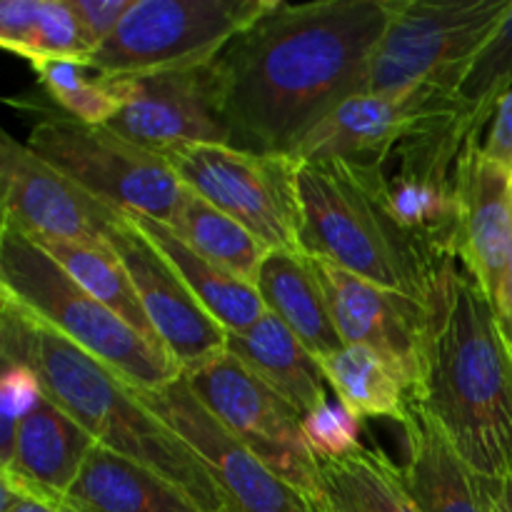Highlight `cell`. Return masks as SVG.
<instances>
[{"mask_svg":"<svg viewBox=\"0 0 512 512\" xmlns=\"http://www.w3.org/2000/svg\"><path fill=\"white\" fill-rule=\"evenodd\" d=\"M398 0L275 3L218 55L230 145L290 155L340 103L365 93Z\"/></svg>","mask_w":512,"mask_h":512,"instance_id":"1","label":"cell"},{"mask_svg":"<svg viewBox=\"0 0 512 512\" xmlns=\"http://www.w3.org/2000/svg\"><path fill=\"white\" fill-rule=\"evenodd\" d=\"M410 398L480 478H512V345L458 260L445 265L428 303L423 373Z\"/></svg>","mask_w":512,"mask_h":512,"instance_id":"2","label":"cell"},{"mask_svg":"<svg viewBox=\"0 0 512 512\" xmlns=\"http://www.w3.org/2000/svg\"><path fill=\"white\" fill-rule=\"evenodd\" d=\"M0 355L3 365L33 370L45 398L88 430L95 443L163 475L203 512H223L208 468L140 403L135 388L5 293H0Z\"/></svg>","mask_w":512,"mask_h":512,"instance_id":"3","label":"cell"},{"mask_svg":"<svg viewBox=\"0 0 512 512\" xmlns=\"http://www.w3.org/2000/svg\"><path fill=\"white\" fill-rule=\"evenodd\" d=\"M300 250L428 305L448 263L408 230L390 200L385 163H298Z\"/></svg>","mask_w":512,"mask_h":512,"instance_id":"4","label":"cell"},{"mask_svg":"<svg viewBox=\"0 0 512 512\" xmlns=\"http://www.w3.org/2000/svg\"><path fill=\"white\" fill-rule=\"evenodd\" d=\"M0 293L58 330L135 390H163L183 370L160 345L80 288L40 245L0 220Z\"/></svg>","mask_w":512,"mask_h":512,"instance_id":"5","label":"cell"},{"mask_svg":"<svg viewBox=\"0 0 512 512\" xmlns=\"http://www.w3.org/2000/svg\"><path fill=\"white\" fill-rule=\"evenodd\" d=\"M25 145L90 195L123 213L170 225L188 193L163 155L130 143L108 125L80 123L70 115H43L30 128Z\"/></svg>","mask_w":512,"mask_h":512,"instance_id":"6","label":"cell"},{"mask_svg":"<svg viewBox=\"0 0 512 512\" xmlns=\"http://www.w3.org/2000/svg\"><path fill=\"white\" fill-rule=\"evenodd\" d=\"M512 0H398L373 55L368 93L433 85L455 93Z\"/></svg>","mask_w":512,"mask_h":512,"instance_id":"7","label":"cell"},{"mask_svg":"<svg viewBox=\"0 0 512 512\" xmlns=\"http://www.w3.org/2000/svg\"><path fill=\"white\" fill-rule=\"evenodd\" d=\"M275 3L278 0H135L113 38L85 63L123 78L210 63Z\"/></svg>","mask_w":512,"mask_h":512,"instance_id":"8","label":"cell"},{"mask_svg":"<svg viewBox=\"0 0 512 512\" xmlns=\"http://www.w3.org/2000/svg\"><path fill=\"white\" fill-rule=\"evenodd\" d=\"M185 188L248 228L268 250H300L298 160L233 145H180L163 155Z\"/></svg>","mask_w":512,"mask_h":512,"instance_id":"9","label":"cell"},{"mask_svg":"<svg viewBox=\"0 0 512 512\" xmlns=\"http://www.w3.org/2000/svg\"><path fill=\"white\" fill-rule=\"evenodd\" d=\"M203 408L243 440L278 478L305 500L318 490L320 463L303 435V413L233 353H220L183 373Z\"/></svg>","mask_w":512,"mask_h":512,"instance_id":"10","label":"cell"},{"mask_svg":"<svg viewBox=\"0 0 512 512\" xmlns=\"http://www.w3.org/2000/svg\"><path fill=\"white\" fill-rule=\"evenodd\" d=\"M140 403L190 445L208 468L223 512H313L308 500L273 473L243 440L203 408L180 375L163 390H135Z\"/></svg>","mask_w":512,"mask_h":512,"instance_id":"11","label":"cell"},{"mask_svg":"<svg viewBox=\"0 0 512 512\" xmlns=\"http://www.w3.org/2000/svg\"><path fill=\"white\" fill-rule=\"evenodd\" d=\"M0 183L3 223L35 240L110 248V235L125 215L80 188L8 133L0 138Z\"/></svg>","mask_w":512,"mask_h":512,"instance_id":"12","label":"cell"},{"mask_svg":"<svg viewBox=\"0 0 512 512\" xmlns=\"http://www.w3.org/2000/svg\"><path fill=\"white\" fill-rule=\"evenodd\" d=\"M108 128L155 155L180 145H230L218 58L135 75L128 103Z\"/></svg>","mask_w":512,"mask_h":512,"instance_id":"13","label":"cell"},{"mask_svg":"<svg viewBox=\"0 0 512 512\" xmlns=\"http://www.w3.org/2000/svg\"><path fill=\"white\" fill-rule=\"evenodd\" d=\"M458 113L455 93L415 85L395 93H358L320 120L298 145L293 160H360L385 163L418 130Z\"/></svg>","mask_w":512,"mask_h":512,"instance_id":"14","label":"cell"},{"mask_svg":"<svg viewBox=\"0 0 512 512\" xmlns=\"http://www.w3.org/2000/svg\"><path fill=\"white\" fill-rule=\"evenodd\" d=\"M308 258L343 343L375 350L413 395L423 373L428 305L380 288L325 258Z\"/></svg>","mask_w":512,"mask_h":512,"instance_id":"15","label":"cell"},{"mask_svg":"<svg viewBox=\"0 0 512 512\" xmlns=\"http://www.w3.org/2000/svg\"><path fill=\"white\" fill-rule=\"evenodd\" d=\"M110 250L128 270L160 345L183 373L225 353L228 333L210 318L178 270L128 213L110 235Z\"/></svg>","mask_w":512,"mask_h":512,"instance_id":"16","label":"cell"},{"mask_svg":"<svg viewBox=\"0 0 512 512\" xmlns=\"http://www.w3.org/2000/svg\"><path fill=\"white\" fill-rule=\"evenodd\" d=\"M480 145H470L455 168V258L503 315L512 258V170L490 160Z\"/></svg>","mask_w":512,"mask_h":512,"instance_id":"17","label":"cell"},{"mask_svg":"<svg viewBox=\"0 0 512 512\" xmlns=\"http://www.w3.org/2000/svg\"><path fill=\"white\" fill-rule=\"evenodd\" d=\"M93 448V435L43 398L20 420L8 458L0 460L3 480L58 505Z\"/></svg>","mask_w":512,"mask_h":512,"instance_id":"18","label":"cell"},{"mask_svg":"<svg viewBox=\"0 0 512 512\" xmlns=\"http://www.w3.org/2000/svg\"><path fill=\"white\" fill-rule=\"evenodd\" d=\"M405 485L423 512H490L488 480L480 478L445 430L410 398L403 423Z\"/></svg>","mask_w":512,"mask_h":512,"instance_id":"19","label":"cell"},{"mask_svg":"<svg viewBox=\"0 0 512 512\" xmlns=\"http://www.w3.org/2000/svg\"><path fill=\"white\" fill-rule=\"evenodd\" d=\"M60 512H203L188 493L155 470L95 443Z\"/></svg>","mask_w":512,"mask_h":512,"instance_id":"20","label":"cell"},{"mask_svg":"<svg viewBox=\"0 0 512 512\" xmlns=\"http://www.w3.org/2000/svg\"><path fill=\"white\" fill-rule=\"evenodd\" d=\"M253 285L268 313L288 325L315 358L343 348L323 285L303 250H270Z\"/></svg>","mask_w":512,"mask_h":512,"instance_id":"21","label":"cell"},{"mask_svg":"<svg viewBox=\"0 0 512 512\" xmlns=\"http://www.w3.org/2000/svg\"><path fill=\"white\" fill-rule=\"evenodd\" d=\"M225 350L243 360L303 415L330 400L320 360L273 313H265L245 333H230Z\"/></svg>","mask_w":512,"mask_h":512,"instance_id":"22","label":"cell"},{"mask_svg":"<svg viewBox=\"0 0 512 512\" xmlns=\"http://www.w3.org/2000/svg\"><path fill=\"white\" fill-rule=\"evenodd\" d=\"M128 215L158 245V250L178 270V275L188 285L190 293L198 298V303L208 310L210 318L225 333H245V330L253 328L268 313V308H265L263 298H260L253 283L228 273L225 268L215 265L213 260L203 258L168 223L145 218V215Z\"/></svg>","mask_w":512,"mask_h":512,"instance_id":"23","label":"cell"},{"mask_svg":"<svg viewBox=\"0 0 512 512\" xmlns=\"http://www.w3.org/2000/svg\"><path fill=\"white\" fill-rule=\"evenodd\" d=\"M318 463L313 512H423L405 485L403 468L383 450L358 448L345 458Z\"/></svg>","mask_w":512,"mask_h":512,"instance_id":"24","label":"cell"},{"mask_svg":"<svg viewBox=\"0 0 512 512\" xmlns=\"http://www.w3.org/2000/svg\"><path fill=\"white\" fill-rule=\"evenodd\" d=\"M0 45L30 65L45 60H88L70 0L0 3Z\"/></svg>","mask_w":512,"mask_h":512,"instance_id":"25","label":"cell"},{"mask_svg":"<svg viewBox=\"0 0 512 512\" xmlns=\"http://www.w3.org/2000/svg\"><path fill=\"white\" fill-rule=\"evenodd\" d=\"M320 365L330 390L355 418H393L403 423L410 393L375 350L343 345L338 353L320 358Z\"/></svg>","mask_w":512,"mask_h":512,"instance_id":"26","label":"cell"},{"mask_svg":"<svg viewBox=\"0 0 512 512\" xmlns=\"http://www.w3.org/2000/svg\"><path fill=\"white\" fill-rule=\"evenodd\" d=\"M30 238V235H28ZM33 240L35 245L45 250L75 283L88 290L95 300L113 310L118 318H123L130 328L143 333L145 338L160 345L153 325L148 323L143 303H140L135 285L130 280L128 270L118 260V255L110 248H93V245L65 243V240ZM163 348V345H160ZM165 350V348H163Z\"/></svg>","mask_w":512,"mask_h":512,"instance_id":"27","label":"cell"},{"mask_svg":"<svg viewBox=\"0 0 512 512\" xmlns=\"http://www.w3.org/2000/svg\"><path fill=\"white\" fill-rule=\"evenodd\" d=\"M170 228L203 258L213 260L215 265L248 283H255L260 265L270 253L248 228L235 223L230 215L195 195L190 188Z\"/></svg>","mask_w":512,"mask_h":512,"instance_id":"28","label":"cell"},{"mask_svg":"<svg viewBox=\"0 0 512 512\" xmlns=\"http://www.w3.org/2000/svg\"><path fill=\"white\" fill-rule=\"evenodd\" d=\"M33 68L45 93L80 123L108 125L133 93V78L100 73L85 60H45Z\"/></svg>","mask_w":512,"mask_h":512,"instance_id":"29","label":"cell"},{"mask_svg":"<svg viewBox=\"0 0 512 512\" xmlns=\"http://www.w3.org/2000/svg\"><path fill=\"white\" fill-rule=\"evenodd\" d=\"M512 90V3L455 88L458 125L470 140H483L503 95Z\"/></svg>","mask_w":512,"mask_h":512,"instance_id":"30","label":"cell"},{"mask_svg":"<svg viewBox=\"0 0 512 512\" xmlns=\"http://www.w3.org/2000/svg\"><path fill=\"white\" fill-rule=\"evenodd\" d=\"M303 435L310 453L318 460L345 458L360 445V418L343 403H323L313 413L303 415Z\"/></svg>","mask_w":512,"mask_h":512,"instance_id":"31","label":"cell"},{"mask_svg":"<svg viewBox=\"0 0 512 512\" xmlns=\"http://www.w3.org/2000/svg\"><path fill=\"white\" fill-rule=\"evenodd\" d=\"M0 398H3V433H0V460L8 458L13 448L15 430L20 420L45 398L38 378L25 365H3V378H0Z\"/></svg>","mask_w":512,"mask_h":512,"instance_id":"32","label":"cell"},{"mask_svg":"<svg viewBox=\"0 0 512 512\" xmlns=\"http://www.w3.org/2000/svg\"><path fill=\"white\" fill-rule=\"evenodd\" d=\"M133 3L135 0H70L88 58L113 38Z\"/></svg>","mask_w":512,"mask_h":512,"instance_id":"33","label":"cell"},{"mask_svg":"<svg viewBox=\"0 0 512 512\" xmlns=\"http://www.w3.org/2000/svg\"><path fill=\"white\" fill-rule=\"evenodd\" d=\"M483 153L495 163L512 170V90L503 95L493 120L488 125V135L483 138Z\"/></svg>","mask_w":512,"mask_h":512,"instance_id":"34","label":"cell"},{"mask_svg":"<svg viewBox=\"0 0 512 512\" xmlns=\"http://www.w3.org/2000/svg\"><path fill=\"white\" fill-rule=\"evenodd\" d=\"M0 512H60L53 503L35 498V495L25 493V490L15 488L13 483L3 480V508Z\"/></svg>","mask_w":512,"mask_h":512,"instance_id":"35","label":"cell"},{"mask_svg":"<svg viewBox=\"0 0 512 512\" xmlns=\"http://www.w3.org/2000/svg\"><path fill=\"white\" fill-rule=\"evenodd\" d=\"M490 512H512V478L488 483Z\"/></svg>","mask_w":512,"mask_h":512,"instance_id":"36","label":"cell"},{"mask_svg":"<svg viewBox=\"0 0 512 512\" xmlns=\"http://www.w3.org/2000/svg\"><path fill=\"white\" fill-rule=\"evenodd\" d=\"M500 323H503L505 338L512 345V258H510V273H508V293H505V308L500 315Z\"/></svg>","mask_w":512,"mask_h":512,"instance_id":"37","label":"cell"}]
</instances>
